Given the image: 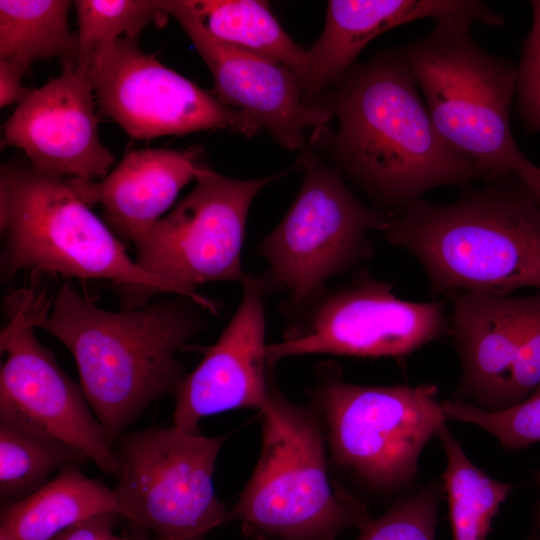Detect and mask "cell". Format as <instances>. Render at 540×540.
Returning a JSON list of instances; mask_svg holds the SVG:
<instances>
[{
	"label": "cell",
	"instance_id": "6da1fadb",
	"mask_svg": "<svg viewBox=\"0 0 540 540\" xmlns=\"http://www.w3.org/2000/svg\"><path fill=\"white\" fill-rule=\"evenodd\" d=\"M322 104L337 128H317L312 142L377 209L397 215L434 188L493 178L445 143L396 49L354 65Z\"/></svg>",
	"mask_w": 540,
	"mask_h": 540
},
{
	"label": "cell",
	"instance_id": "7a4b0ae2",
	"mask_svg": "<svg viewBox=\"0 0 540 540\" xmlns=\"http://www.w3.org/2000/svg\"><path fill=\"white\" fill-rule=\"evenodd\" d=\"M205 311L175 295L111 312L64 283L37 328L73 355L86 399L114 445L151 403L175 393L187 375L177 353L202 332Z\"/></svg>",
	"mask_w": 540,
	"mask_h": 540
},
{
	"label": "cell",
	"instance_id": "3957f363",
	"mask_svg": "<svg viewBox=\"0 0 540 540\" xmlns=\"http://www.w3.org/2000/svg\"><path fill=\"white\" fill-rule=\"evenodd\" d=\"M382 234L418 261L434 296L540 290V206L517 173L465 186L450 203L419 199Z\"/></svg>",
	"mask_w": 540,
	"mask_h": 540
},
{
	"label": "cell",
	"instance_id": "277c9868",
	"mask_svg": "<svg viewBox=\"0 0 540 540\" xmlns=\"http://www.w3.org/2000/svg\"><path fill=\"white\" fill-rule=\"evenodd\" d=\"M2 278L19 272L31 276L103 279L142 307L168 286L142 270L123 244L68 186L66 179L20 164L0 171ZM123 293V295H124Z\"/></svg>",
	"mask_w": 540,
	"mask_h": 540
},
{
	"label": "cell",
	"instance_id": "5b68a950",
	"mask_svg": "<svg viewBox=\"0 0 540 540\" xmlns=\"http://www.w3.org/2000/svg\"><path fill=\"white\" fill-rule=\"evenodd\" d=\"M259 460L226 522L240 521L258 540H335L367 525L365 504L330 478L314 412L270 385Z\"/></svg>",
	"mask_w": 540,
	"mask_h": 540
},
{
	"label": "cell",
	"instance_id": "8992f818",
	"mask_svg": "<svg viewBox=\"0 0 540 540\" xmlns=\"http://www.w3.org/2000/svg\"><path fill=\"white\" fill-rule=\"evenodd\" d=\"M473 24L437 20L428 34L396 51L445 143L494 178L516 173L528 159L510 126L517 67L480 47L470 32Z\"/></svg>",
	"mask_w": 540,
	"mask_h": 540
},
{
	"label": "cell",
	"instance_id": "52a82bcc",
	"mask_svg": "<svg viewBox=\"0 0 540 540\" xmlns=\"http://www.w3.org/2000/svg\"><path fill=\"white\" fill-rule=\"evenodd\" d=\"M301 164L304 179L294 203L258 246L269 265L260 276L266 291H284L285 313L298 321L331 278L371 258L370 233L384 231L395 216L363 204L340 173L312 152L303 153Z\"/></svg>",
	"mask_w": 540,
	"mask_h": 540
},
{
	"label": "cell",
	"instance_id": "ba28073f",
	"mask_svg": "<svg viewBox=\"0 0 540 540\" xmlns=\"http://www.w3.org/2000/svg\"><path fill=\"white\" fill-rule=\"evenodd\" d=\"M279 176L233 179L201 164L191 192L136 245V264L171 294L217 314L216 303L197 288L219 281L243 285L249 278L241 261L248 212L260 190Z\"/></svg>",
	"mask_w": 540,
	"mask_h": 540
},
{
	"label": "cell",
	"instance_id": "9c48e42d",
	"mask_svg": "<svg viewBox=\"0 0 540 540\" xmlns=\"http://www.w3.org/2000/svg\"><path fill=\"white\" fill-rule=\"evenodd\" d=\"M326 375L317 400L339 464L379 490L412 482L423 448L447 422L437 386H368Z\"/></svg>",
	"mask_w": 540,
	"mask_h": 540
},
{
	"label": "cell",
	"instance_id": "30bf717a",
	"mask_svg": "<svg viewBox=\"0 0 540 540\" xmlns=\"http://www.w3.org/2000/svg\"><path fill=\"white\" fill-rule=\"evenodd\" d=\"M224 440L174 425L122 434L113 445L123 470L113 490L127 520L158 540H206L227 517L213 484Z\"/></svg>",
	"mask_w": 540,
	"mask_h": 540
},
{
	"label": "cell",
	"instance_id": "8fae6325",
	"mask_svg": "<svg viewBox=\"0 0 540 540\" xmlns=\"http://www.w3.org/2000/svg\"><path fill=\"white\" fill-rule=\"evenodd\" d=\"M51 299L36 285L4 299L6 326L0 334V417L61 440L85 454L103 472L122 476L113 444L93 413L81 385L58 365L34 329Z\"/></svg>",
	"mask_w": 540,
	"mask_h": 540
},
{
	"label": "cell",
	"instance_id": "7c38bea8",
	"mask_svg": "<svg viewBox=\"0 0 540 540\" xmlns=\"http://www.w3.org/2000/svg\"><path fill=\"white\" fill-rule=\"evenodd\" d=\"M445 301L404 300L390 283L361 275L325 292L284 340L268 344V364L320 353L405 358L448 333Z\"/></svg>",
	"mask_w": 540,
	"mask_h": 540
},
{
	"label": "cell",
	"instance_id": "4fadbf2b",
	"mask_svg": "<svg viewBox=\"0 0 540 540\" xmlns=\"http://www.w3.org/2000/svg\"><path fill=\"white\" fill-rule=\"evenodd\" d=\"M87 73L101 112L135 139L209 129L252 137L261 129L245 112L145 53L138 38L122 37L99 50Z\"/></svg>",
	"mask_w": 540,
	"mask_h": 540
},
{
	"label": "cell",
	"instance_id": "5bb4252c",
	"mask_svg": "<svg viewBox=\"0 0 540 540\" xmlns=\"http://www.w3.org/2000/svg\"><path fill=\"white\" fill-rule=\"evenodd\" d=\"M61 67L18 103L3 125L1 148L21 149L41 172L101 180L115 158L98 134L93 84L74 61L62 60Z\"/></svg>",
	"mask_w": 540,
	"mask_h": 540
},
{
	"label": "cell",
	"instance_id": "9a60e30c",
	"mask_svg": "<svg viewBox=\"0 0 540 540\" xmlns=\"http://www.w3.org/2000/svg\"><path fill=\"white\" fill-rule=\"evenodd\" d=\"M161 3L206 63L214 81L213 95L222 104L248 114L288 150L305 148L308 128L328 126L333 118L330 110L305 100L303 84L290 69L216 39L177 0Z\"/></svg>",
	"mask_w": 540,
	"mask_h": 540
},
{
	"label": "cell",
	"instance_id": "2e32d148",
	"mask_svg": "<svg viewBox=\"0 0 540 540\" xmlns=\"http://www.w3.org/2000/svg\"><path fill=\"white\" fill-rule=\"evenodd\" d=\"M232 319L175 393L174 426L200 433L202 418L239 408L260 411L270 396L266 367L264 295L261 277L249 276Z\"/></svg>",
	"mask_w": 540,
	"mask_h": 540
},
{
	"label": "cell",
	"instance_id": "e0dca14e",
	"mask_svg": "<svg viewBox=\"0 0 540 540\" xmlns=\"http://www.w3.org/2000/svg\"><path fill=\"white\" fill-rule=\"evenodd\" d=\"M426 18L466 19L492 27L504 23L501 15L478 0H330L322 33L307 50L305 100L318 104L317 99L343 79L375 37Z\"/></svg>",
	"mask_w": 540,
	"mask_h": 540
},
{
	"label": "cell",
	"instance_id": "ac0fdd59",
	"mask_svg": "<svg viewBox=\"0 0 540 540\" xmlns=\"http://www.w3.org/2000/svg\"><path fill=\"white\" fill-rule=\"evenodd\" d=\"M447 298L452 302L448 334L461 367L456 400L470 399L487 411L506 408L529 297L462 291Z\"/></svg>",
	"mask_w": 540,
	"mask_h": 540
},
{
	"label": "cell",
	"instance_id": "d6986e66",
	"mask_svg": "<svg viewBox=\"0 0 540 540\" xmlns=\"http://www.w3.org/2000/svg\"><path fill=\"white\" fill-rule=\"evenodd\" d=\"M198 148L131 149L101 180L66 182L86 206L100 204L118 237L140 243L201 166Z\"/></svg>",
	"mask_w": 540,
	"mask_h": 540
},
{
	"label": "cell",
	"instance_id": "ffe728a7",
	"mask_svg": "<svg viewBox=\"0 0 540 540\" xmlns=\"http://www.w3.org/2000/svg\"><path fill=\"white\" fill-rule=\"evenodd\" d=\"M107 512L127 519L113 489L87 477L79 466H69L32 495L2 503L0 538L51 540L71 525Z\"/></svg>",
	"mask_w": 540,
	"mask_h": 540
},
{
	"label": "cell",
	"instance_id": "44dd1931",
	"mask_svg": "<svg viewBox=\"0 0 540 540\" xmlns=\"http://www.w3.org/2000/svg\"><path fill=\"white\" fill-rule=\"evenodd\" d=\"M216 39L278 62L301 80L309 77L307 50L298 46L265 1L177 0Z\"/></svg>",
	"mask_w": 540,
	"mask_h": 540
},
{
	"label": "cell",
	"instance_id": "7402d4cb",
	"mask_svg": "<svg viewBox=\"0 0 540 540\" xmlns=\"http://www.w3.org/2000/svg\"><path fill=\"white\" fill-rule=\"evenodd\" d=\"M72 1L1 0L0 59L23 75L32 63L51 57L75 61L76 34L68 25Z\"/></svg>",
	"mask_w": 540,
	"mask_h": 540
},
{
	"label": "cell",
	"instance_id": "603a6c76",
	"mask_svg": "<svg viewBox=\"0 0 540 540\" xmlns=\"http://www.w3.org/2000/svg\"><path fill=\"white\" fill-rule=\"evenodd\" d=\"M436 437L446 455L442 474L449 506L452 540H486L492 521L506 501L512 485L496 480L466 455L447 425Z\"/></svg>",
	"mask_w": 540,
	"mask_h": 540
},
{
	"label": "cell",
	"instance_id": "cb8c5ba5",
	"mask_svg": "<svg viewBox=\"0 0 540 540\" xmlns=\"http://www.w3.org/2000/svg\"><path fill=\"white\" fill-rule=\"evenodd\" d=\"M88 457L75 447L0 417V496L22 500L47 484L49 476Z\"/></svg>",
	"mask_w": 540,
	"mask_h": 540
},
{
	"label": "cell",
	"instance_id": "d4e9b609",
	"mask_svg": "<svg viewBox=\"0 0 540 540\" xmlns=\"http://www.w3.org/2000/svg\"><path fill=\"white\" fill-rule=\"evenodd\" d=\"M73 5L78 19L74 62L85 71L102 48L122 37L138 38L169 16L158 0H77Z\"/></svg>",
	"mask_w": 540,
	"mask_h": 540
},
{
	"label": "cell",
	"instance_id": "484cf974",
	"mask_svg": "<svg viewBox=\"0 0 540 540\" xmlns=\"http://www.w3.org/2000/svg\"><path fill=\"white\" fill-rule=\"evenodd\" d=\"M442 408L447 420L480 427L504 449L517 450L540 442V385L521 402L501 410L487 411L456 399L443 401Z\"/></svg>",
	"mask_w": 540,
	"mask_h": 540
},
{
	"label": "cell",
	"instance_id": "4316f807",
	"mask_svg": "<svg viewBox=\"0 0 540 540\" xmlns=\"http://www.w3.org/2000/svg\"><path fill=\"white\" fill-rule=\"evenodd\" d=\"M443 485L436 482L394 503L355 540H435Z\"/></svg>",
	"mask_w": 540,
	"mask_h": 540
},
{
	"label": "cell",
	"instance_id": "83f0119b",
	"mask_svg": "<svg viewBox=\"0 0 540 540\" xmlns=\"http://www.w3.org/2000/svg\"><path fill=\"white\" fill-rule=\"evenodd\" d=\"M532 24L517 67V108L529 133L540 132V0L531 1Z\"/></svg>",
	"mask_w": 540,
	"mask_h": 540
},
{
	"label": "cell",
	"instance_id": "f1b7e54d",
	"mask_svg": "<svg viewBox=\"0 0 540 540\" xmlns=\"http://www.w3.org/2000/svg\"><path fill=\"white\" fill-rule=\"evenodd\" d=\"M528 297V312L510 375L506 408L521 402L540 385V290Z\"/></svg>",
	"mask_w": 540,
	"mask_h": 540
},
{
	"label": "cell",
	"instance_id": "f546056e",
	"mask_svg": "<svg viewBox=\"0 0 540 540\" xmlns=\"http://www.w3.org/2000/svg\"><path fill=\"white\" fill-rule=\"evenodd\" d=\"M121 515L107 512L81 520L58 533L51 540H158L157 538L120 537L113 527Z\"/></svg>",
	"mask_w": 540,
	"mask_h": 540
},
{
	"label": "cell",
	"instance_id": "4dcf8cb0",
	"mask_svg": "<svg viewBox=\"0 0 540 540\" xmlns=\"http://www.w3.org/2000/svg\"><path fill=\"white\" fill-rule=\"evenodd\" d=\"M23 74L10 62L0 59V106L21 102L30 92L22 85Z\"/></svg>",
	"mask_w": 540,
	"mask_h": 540
},
{
	"label": "cell",
	"instance_id": "1f68e13d",
	"mask_svg": "<svg viewBox=\"0 0 540 540\" xmlns=\"http://www.w3.org/2000/svg\"><path fill=\"white\" fill-rule=\"evenodd\" d=\"M533 198L540 206V167L526 159L516 170Z\"/></svg>",
	"mask_w": 540,
	"mask_h": 540
},
{
	"label": "cell",
	"instance_id": "d6a6232c",
	"mask_svg": "<svg viewBox=\"0 0 540 540\" xmlns=\"http://www.w3.org/2000/svg\"><path fill=\"white\" fill-rule=\"evenodd\" d=\"M536 525H537V528H538V532H539V540H540V500L536 506Z\"/></svg>",
	"mask_w": 540,
	"mask_h": 540
},
{
	"label": "cell",
	"instance_id": "836d02e7",
	"mask_svg": "<svg viewBox=\"0 0 540 540\" xmlns=\"http://www.w3.org/2000/svg\"><path fill=\"white\" fill-rule=\"evenodd\" d=\"M536 476H537L538 485L540 486V472H538Z\"/></svg>",
	"mask_w": 540,
	"mask_h": 540
},
{
	"label": "cell",
	"instance_id": "e575fe53",
	"mask_svg": "<svg viewBox=\"0 0 540 540\" xmlns=\"http://www.w3.org/2000/svg\"><path fill=\"white\" fill-rule=\"evenodd\" d=\"M529 540H535V539H533V538H530Z\"/></svg>",
	"mask_w": 540,
	"mask_h": 540
},
{
	"label": "cell",
	"instance_id": "d590c367",
	"mask_svg": "<svg viewBox=\"0 0 540 540\" xmlns=\"http://www.w3.org/2000/svg\"><path fill=\"white\" fill-rule=\"evenodd\" d=\"M0 540H4V539L0 538Z\"/></svg>",
	"mask_w": 540,
	"mask_h": 540
}]
</instances>
